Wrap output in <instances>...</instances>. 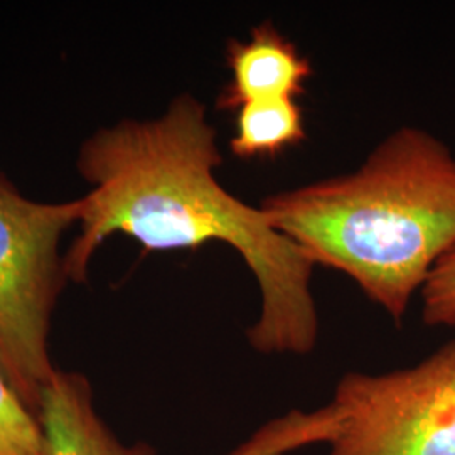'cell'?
Here are the masks:
<instances>
[{"instance_id": "obj_4", "label": "cell", "mask_w": 455, "mask_h": 455, "mask_svg": "<svg viewBox=\"0 0 455 455\" xmlns=\"http://www.w3.org/2000/svg\"><path fill=\"white\" fill-rule=\"evenodd\" d=\"M329 455H455V339L390 373L344 374Z\"/></svg>"}, {"instance_id": "obj_10", "label": "cell", "mask_w": 455, "mask_h": 455, "mask_svg": "<svg viewBox=\"0 0 455 455\" xmlns=\"http://www.w3.org/2000/svg\"><path fill=\"white\" fill-rule=\"evenodd\" d=\"M422 319L430 327H455V248L445 255L425 282Z\"/></svg>"}, {"instance_id": "obj_1", "label": "cell", "mask_w": 455, "mask_h": 455, "mask_svg": "<svg viewBox=\"0 0 455 455\" xmlns=\"http://www.w3.org/2000/svg\"><path fill=\"white\" fill-rule=\"evenodd\" d=\"M221 164L218 132L206 105L191 93L172 98L154 118H124L93 132L76 157L92 189L80 197V231L65 253L68 278L86 282L93 257L116 233L144 253L220 242L242 257L260 291V315L246 331L251 347L307 355L319 336L315 267L261 206L223 188L216 178Z\"/></svg>"}, {"instance_id": "obj_6", "label": "cell", "mask_w": 455, "mask_h": 455, "mask_svg": "<svg viewBox=\"0 0 455 455\" xmlns=\"http://www.w3.org/2000/svg\"><path fill=\"white\" fill-rule=\"evenodd\" d=\"M46 455H156L147 443L124 445L101 422L80 373L54 370L36 408Z\"/></svg>"}, {"instance_id": "obj_5", "label": "cell", "mask_w": 455, "mask_h": 455, "mask_svg": "<svg viewBox=\"0 0 455 455\" xmlns=\"http://www.w3.org/2000/svg\"><path fill=\"white\" fill-rule=\"evenodd\" d=\"M229 82L216 100L220 110H240L246 103L300 97L314 75L310 60L270 20L255 26L248 41L229 39Z\"/></svg>"}, {"instance_id": "obj_3", "label": "cell", "mask_w": 455, "mask_h": 455, "mask_svg": "<svg viewBox=\"0 0 455 455\" xmlns=\"http://www.w3.org/2000/svg\"><path fill=\"white\" fill-rule=\"evenodd\" d=\"M82 199L41 203L22 195L0 171V363L36 417L54 366L49 331L69 283L61 242L78 227Z\"/></svg>"}, {"instance_id": "obj_8", "label": "cell", "mask_w": 455, "mask_h": 455, "mask_svg": "<svg viewBox=\"0 0 455 455\" xmlns=\"http://www.w3.org/2000/svg\"><path fill=\"white\" fill-rule=\"evenodd\" d=\"M341 420L332 403L309 413L293 410L265 423L228 455H285L310 443H331L339 434Z\"/></svg>"}, {"instance_id": "obj_9", "label": "cell", "mask_w": 455, "mask_h": 455, "mask_svg": "<svg viewBox=\"0 0 455 455\" xmlns=\"http://www.w3.org/2000/svg\"><path fill=\"white\" fill-rule=\"evenodd\" d=\"M0 455H46L31 410L19 398L0 363Z\"/></svg>"}, {"instance_id": "obj_2", "label": "cell", "mask_w": 455, "mask_h": 455, "mask_svg": "<svg viewBox=\"0 0 455 455\" xmlns=\"http://www.w3.org/2000/svg\"><path fill=\"white\" fill-rule=\"evenodd\" d=\"M261 210L314 267L349 276L400 324L455 248V154L400 127L356 171L267 196Z\"/></svg>"}, {"instance_id": "obj_7", "label": "cell", "mask_w": 455, "mask_h": 455, "mask_svg": "<svg viewBox=\"0 0 455 455\" xmlns=\"http://www.w3.org/2000/svg\"><path fill=\"white\" fill-rule=\"evenodd\" d=\"M306 140L302 107L293 98L246 103L236 115L229 148L238 159L275 157Z\"/></svg>"}]
</instances>
